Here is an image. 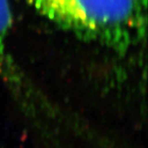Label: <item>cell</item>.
<instances>
[{"mask_svg":"<svg viewBox=\"0 0 148 148\" xmlns=\"http://www.w3.org/2000/svg\"><path fill=\"white\" fill-rule=\"evenodd\" d=\"M41 16L123 56L147 33V0H29Z\"/></svg>","mask_w":148,"mask_h":148,"instance_id":"cell-1","label":"cell"},{"mask_svg":"<svg viewBox=\"0 0 148 148\" xmlns=\"http://www.w3.org/2000/svg\"><path fill=\"white\" fill-rule=\"evenodd\" d=\"M13 25L10 0H0V74L17 92L28 90L22 74L7 52V38Z\"/></svg>","mask_w":148,"mask_h":148,"instance_id":"cell-2","label":"cell"}]
</instances>
